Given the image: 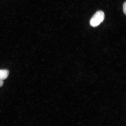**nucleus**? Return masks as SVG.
Here are the masks:
<instances>
[{"mask_svg": "<svg viewBox=\"0 0 126 126\" xmlns=\"http://www.w3.org/2000/svg\"><path fill=\"white\" fill-rule=\"evenodd\" d=\"M9 71L5 69L0 70V79L3 80L6 79L8 77Z\"/></svg>", "mask_w": 126, "mask_h": 126, "instance_id": "nucleus-2", "label": "nucleus"}, {"mask_svg": "<svg viewBox=\"0 0 126 126\" xmlns=\"http://www.w3.org/2000/svg\"><path fill=\"white\" fill-rule=\"evenodd\" d=\"M123 8L124 12L125 15H126V2H124L123 5Z\"/></svg>", "mask_w": 126, "mask_h": 126, "instance_id": "nucleus-3", "label": "nucleus"}, {"mask_svg": "<svg viewBox=\"0 0 126 126\" xmlns=\"http://www.w3.org/2000/svg\"><path fill=\"white\" fill-rule=\"evenodd\" d=\"M105 18V14L102 11H97L94 14L90 21V24L93 27L99 26L103 21Z\"/></svg>", "mask_w": 126, "mask_h": 126, "instance_id": "nucleus-1", "label": "nucleus"}, {"mask_svg": "<svg viewBox=\"0 0 126 126\" xmlns=\"http://www.w3.org/2000/svg\"><path fill=\"white\" fill-rule=\"evenodd\" d=\"M4 82L3 80L0 79V87H1L3 85Z\"/></svg>", "mask_w": 126, "mask_h": 126, "instance_id": "nucleus-4", "label": "nucleus"}]
</instances>
